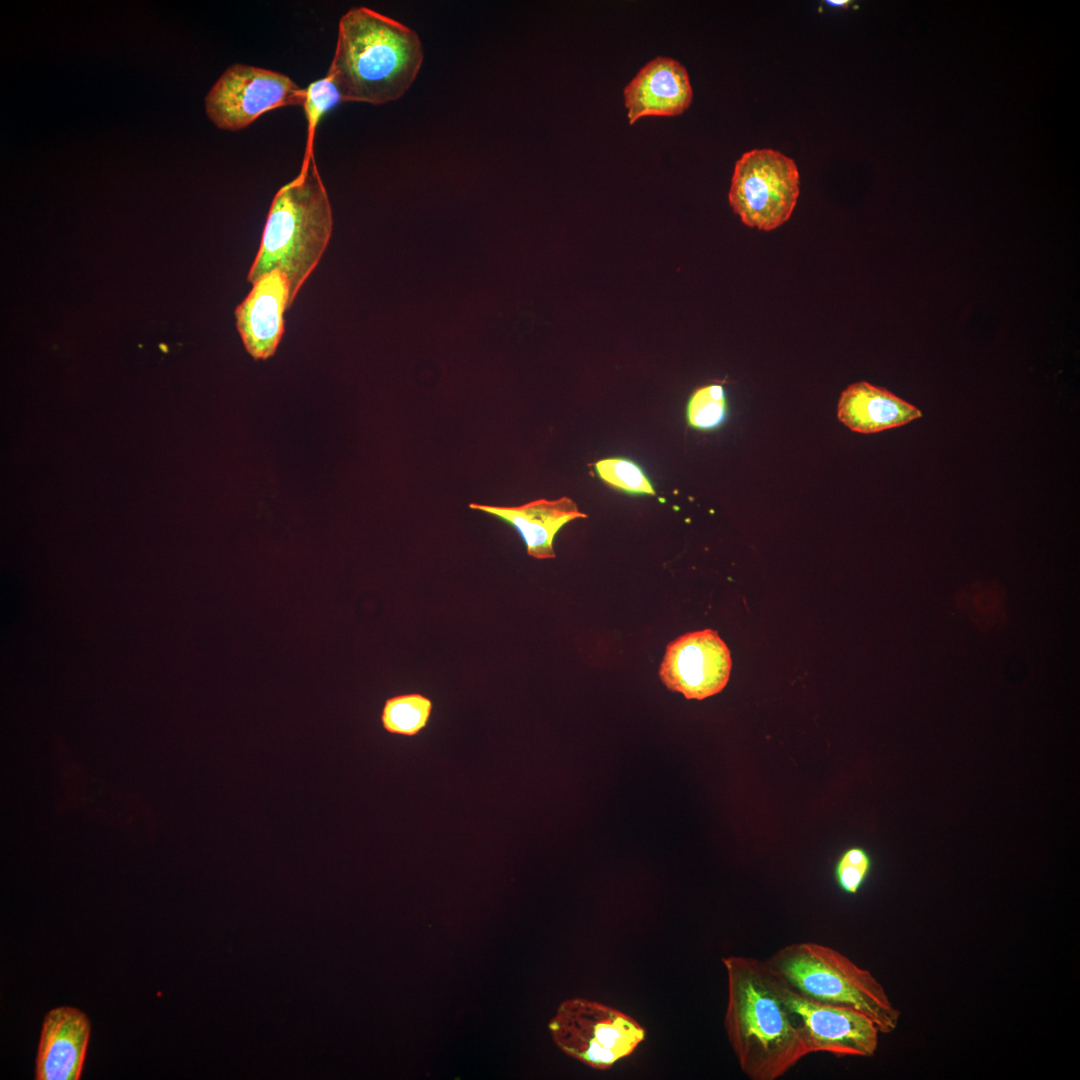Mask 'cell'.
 <instances>
[{
	"label": "cell",
	"instance_id": "cell-3",
	"mask_svg": "<svg viewBox=\"0 0 1080 1080\" xmlns=\"http://www.w3.org/2000/svg\"><path fill=\"white\" fill-rule=\"evenodd\" d=\"M332 228L331 204L311 153L298 176L274 196L248 281L253 284L271 271L282 272L289 284L290 307L318 265Z\"/></svg>",
	"mask_w": 1080,
	"mask_h": 1080
},
{
	"label": "cell",
	"instance_id": "cell-19",
	"mask_svg": "<svg viewBox=\"0 0 1080 1080\" xmlns=\"http://www.w3.org/2000/svg\"><path fill=\"white\" fill-rule=\"evenodd\" d=\"M872 866V857L864 847L856 845L845 849L834 867L838 887L846 894H857L867 881Z\"/></svg>",
	"mask_w": 1080,
	"mask_h": 1080
},
{
	"label": "cell",
	"instance_id": "cell-1",
	"mask_svg": "<svg viewBox=\"0 0 1080 1080\" xmlns=\"http://www.w3.org/2000/svg\"><path fill=\"white\" fill-rule=\"evenodd\" d=\"M727 976L724 1027L741 1071L750 1080H776L809 1055L797 1017L784 1002L764 961L722 958Z\"/></svg>",
	"mask_w": 1080,
	"mask_h": 1080
},
{
	"label": "cell",
	"instance_id": "cell-20",
	"mask_svg": "<svg viewBox=\"0 0 1080 1080\" xmlns=\"http://www.w3.org/2000/svg\"><path fill=\"white\" fill-rule=\"evenodd\" d=\"M343 102L341 93L335 82L326 74L324 78L316 80L305 88V100L303 108L308 123V143L313 139L315 128L320 119L330 110Z\"/></svg>",
	"mask_w": 1080,
	"mask_h": 1080
},
{
	"label": "cell",
	"instance_id": "cell-7",
	"mask_svg": "<svg viewBox=\"0 0 1080 1080\" xmlns=\"http://www.w3.org/2000/svg\"><path fill=\"white\" fill-rule=\"evenodd\" d=\"M305 89L280 72L235 63L214 83L205 97L208 118L220 129L246 128L264 113L291 105L303 106Z\"/></svg>",
	"mask_w": 1080,
	"mask_h": 1080
},
{
	"label": "cell",
	"instance_id": "cell-21",
	"mask_svg": "<svg viewBox=\"0 0 1080 1080\" xmlns=\"http://www.w3.org/2000/svg\"><path fill=\"white\" fill-rule=\"evenodd\" d=\"M826 2H827V3L829 4V5H832V6H839V7H848V6H849V3H850V1H848V0H828V1H826Z\"/></svg>",
	"mask_w": 1080,
	"mask_h": 1080
},
{
	"label": "cell",
	"instance_id": "cell-18",
	"mask_svg": "<svg viewBox=\"0 0 1080 1080\" xmlns=\"http://www.w3.org/2000/svg\"><path fill=\"white\" fill-rule=\"evenodd\" d=\"M726 403L723 387L710 384L698 388L690 397L687 418L691 426L699 429H711L724 419Z\"/></svg>",
	"mask_w": 1080,
	"mask_h": 1080
},
{
	"label": "cell",
	"instance_id": "cell-11",
	"mask_svg": "<svg viewBox=\"0 0 1080 1080\" xmlns=\"http://www.w3.org/2000/svg\"><path fill=\"white\" fill-rule=\"evenodd\" d=\"M91 1024L78 1008L59 1006L44 1017L36 1056V1080H78L81 1077Z\"/></svg>",
	"mask_w": 1080,
	"mask_h": 1080
},
{
	"label": "cell",
	"instance_id": "cell-2",
	"mask_svg": "<svg viewBox=\"0 0 1080 1080\" xmlns=\"http://www.w3.org/2000/svg\"><path fill=\"white\" fill-rule=\"evenodd\" d=\"M423 58L421 40L410 27L368 7H353L339 20L327 75L343 102L382 105L407 92Z\"/></svg>",
	"mask_w": 1080,
	"mask_h": 1080
},
{
	"label": "cell",
	"instance_id": "cell-17",
	"mask_svg": "<svg viewBox=\"0 0 1080 1080\" xmlns=\"http://www.w3.org/2000/svg\"><path fill=\"white\" fill-rule=\"evenodd\" d=\"M595 469L599 477L610 486L631 494H655L653 485L643 470L630 460L603 459L595 464Z\"/></svg>",
	"mask_w": 1080,
	"mask_h": 1080
},
{
	"label": "cell",
	"instance_id": "cell-6",
	"mask_svg": "<svg viewBox=\"0 0 1080 1080\" xmlns=\"http://www.w3.org/2000/svg\"><path fill=\"white\" fill-rule=\"evenodd\" d=\"M800 194L795 161L770 149H753L735 163L728 200L743 224L777 229L791 217Z\"/></svg>",
	"mask_w": 1080,
	"mask_h": 1080
},
{
	"label": "cell",
	"instance_id": "cell-10",
	"mask_svg": "<svg viewBox=\"0 0 1080 1080\" xmlns=\"http://www.w3.org/2000/svg\"><path fill=\"white\" fill-rule=\"evenodd\" d=\"M252 285L235 310L236 325L246 351L255 360H265L275 353L284 332L289 284L282 272L274 270Z\"/></svg>",
	"mask_w": 1080,
	"mask_h": 1080
},
{
	"label": "cell",
	"instance_id": "cell-16",
	"mask_svg": "<svg viewBox=\"0 0 1080 1080\" xmlns=\"http://www.w3.org/2000/svg\"><path fill=\"white\" fill-rule=\"evenodd\" d=\"M432 708V701L422 694L396 695L384 702L381 723L390 734L413 737L427 726Z\"/></svg>",
	"mask_w": 1080,
	"mask_h": 1080
},
{
	"label": "cell",
	"instance_id": "cell-8",
	"mask_svg": "<svg viewBox=\"0 0 1080 1080\" xmlns=\"http://www.w3.org/2000/svg\"><path fill=\"white\" fill-rule=\"evenodd\" d=\"M773 976L784 1002L798 1019L808 1054L875 1055L881 1033L870 1017L850 1007L807 999Z\"/></svg>",
	"mask_w": 1080,
	"mask_h": 1080
},
{
	"label": "cell",
	"instance_id": "cell-9",
	"mask_svg": "<svg viewBox=\"0 0 1080 1080\" xmlns=\"http://www.w3.org/2000/svg\"><path fill=\"white\" fill-rule=\"evenodd\" d=\"M730 651L718 633L705 629L686 633L666 647L659 669L663 684L686 699L702 700L721 692L728 683Z\"/></svg>",
	"mask_w": 1080,
	"mask_h": 1080
},
{
	"label": "cell",
	"instance_id": "cell-12",
	"mask_svg": "<svg viewBox=\"0 0 1080 1080\" xmlns=\"http://www.w3.org/2000/svg\"><path fill=\"white\" fill-rule=\"evenodd\" d=\"M630 124L643 117L682 114L693 98L685 67L669 57H656L643 66L624 88Z\"/></svg>",
	"mask_w": 1080,
	"mask_h": 1080
},
{
	"label": "cell",
	"instance_id": "cell-5",
	"mask_svg": "<svg viewBox=\"0 0 1080 1080\" xmlns=\"http://www.w3.org/2000/svg\"><path fill=\"white\" fill-rule=\"evenodd\" d=\"M549 1030L562 1052L596 1070L610 1069L631 1055L646 1036L634 1018L581 997L559 1005Z\"/></svg>",
	"mask_w": 1080,
	"mask_h": 1080
},
{
	"label": "cell",
	"instance_id": "cell-14",
	"mask_svg": "<svg viewBox=\"0 0 1080 1080\" xmlns=\"http://www.w3.org/2000/svg\"><path fill=\"white\" fill-rule=\"evenodd\" d=\"M837 416L850 430L870 434L906 425L922 412L887 389L860 381L842 391Z\"/></svg>",
	"mask_w": 1080,
	"mask_h": 1080
},
{
	"label": "cell",
	"instance_id": "cell-15",
	"mask_svg": "<svg viewBox=\"0 0 1080 1080\" xmlns=\"http://www.w3.org/2000/svg\"><path fill=\"white\" fill-rule=\"evenodd\" d=\"M959 607L982 631H991L1007 622L1005 590L996 582L974 583L958 595Z\"/></svg>",
	"mask_w": 1080,
	"mask_h": 1080
},
{
	"label": "cell",
	"instance_id": "cell-4",
	"mask_svg": "<svg viewBox=\"0 0 1080 1080\" xmlns=\"http://www.w3.org/2000/svg\"><path fill=\"white\" fill-rule=\"evenodd\" d=\"M763 961L799 995L856 1009L870 1017L881 1034L892 1033L899 1024L901 1013L882 984L869 970L830 946L794 942L780 947Z\"/></svg>",
	"mask_w": 1080,
	"mask_h": 1080
},
{
	"label": "cell",
	"instance_id": "cell-13",
	"mask_svg": "<svg viewBox=\"0 0 1080 1080\" xmlns=\"http://www.w3.org/2000/svg\"><path fill=\"white\" fill-rule=\"evenodd\" d=\"M469 508L492 515L511 525L522 537L527 554L536 559L555 558L553 542L567 523L586 518L576 503L563 496L556 500L539 499L520 506H495L470 503Z\"/></svg>",
	"mask_w": 1080,
	"mask_h": 1080
}]
</instances>
